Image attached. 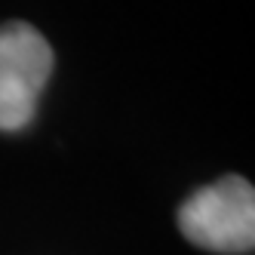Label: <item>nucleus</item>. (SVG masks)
Listing matches in <instances>:
<instances>
[{
    "instance_id": "nucleus-1",
    "label": "nucleus",
    "mask_w": 255,
    "mask_h": 255,
    "mask_svg": "<svg viewBox=\"0 0 255 255\" xmlns=\"http://www.w3.org/2000/svg\"><path fill=\"white\" fill-rule=\"evenodd\" d=\"M178 225L203 249L249 252L255 246V191L246 178H222L181 206Z\"/></svg>"
},
{
    "instance_id": "nucleus-2",
    "label": "nucleus",
    "mask_w": 255,
    "mask_h": 255,
    "mask_svg": "<svg viewBox=\"0 0 255 255\" xmlns=\"http://www.w3.org/2000/svg\"><path fill=\"white\" fill-rule=\"evenodd\" d=\"M52 71V49L40 31L12 22L0 28V129H22L37 111Z\"/></svg>"
}]
</instances>
